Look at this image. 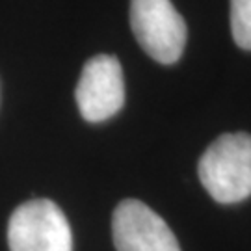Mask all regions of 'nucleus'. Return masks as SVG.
<instances>
[{
  "label": "nucleus",
  "mask_w": 251,
  "mask_h": 251,
  "mask_svg": "<svg viewBox=\"0 0 251 251\" xmlns=\"http://www.w3.org/2000/svg\"><path fill=\"white\" fill-rule=\"evenodd\" d=\"M199 179L218 203H238L251 196V134H222L206 147Z\"/></svg>",
  "instance_id": "nucleus-1"
},
{
  "label": "nucleus",
  "mask_w": 251,
  "mask_h": 251,
  "mask_svg": "<svg viewBox=\"0 0 251 251\" xmlns=\"http://www.w3.org/2000/svg\"><path fill=\"white\" fill-rule=\"evenodd\" d=\"M11 251H73V233L62 208L50 199H30L8 224Z\"/></svg>",
  "instance_id": "nucleus-2"
},
{
  "label": "nucleus",
  "mask_w": 251,
  "mask_h": 251,
  "mask_svg": "<svg viewBox=\"0 0 251 251\" xmlns=\"http://www.w3.org/2000/svg\"><path fill=\"white\" fill-rule=\"evenodd\" d=\"M130 26L136 41L158 63H175L186 45V23L171 0H132Z\"/></svg>",
  "instance_id": "nucleus-3"
},
{
  "label": "nucleus",
  "mask_w": 251,
  "mask_h": 251,
  "mask_svg": "<svg viewBox=\"0 0 251 251\" xmlns=\"http://www.w3.org/2000/svg\"><path fill=\"white\" fill-rule=\"evenodd\" d=\"M76 104L90 123L106 121L125 104L123 69L116 56L99 54L86 62L76 84Z\"/></svg>",
  "instance_id": "nucleus-4"
},
{
  "label": "nucleus",
  "mask_w": 251,
  "mask_h": 251,
  "mask_svg": "<svg viewBox=\"0 0 251 251\" xmlns=\"http://www.w3.org/2000/svg\"><path fill=\"white\" fill-rule=\"evenodd\" d=\"M112 234L117 251H180L168 224L138 199H125L117 205Z\"/></svg>",
  "instance_id": "nucleus-5"
},
{
  "label": "nucleus",
  "mask_w": 251,
  "mask_h": 251,
  "mask_svg": "<svg viewBox=\"0 0 251 251\" xmlns=\"http://www.w3.org/2000/svg\"><path fill=\"white\" fill-rule=\"evenodd\" d=\"M231 30L236 45L251 50V0H231Z\"/></svg>",
  "instance_id": "nucleus-6"
}]
</instances>
